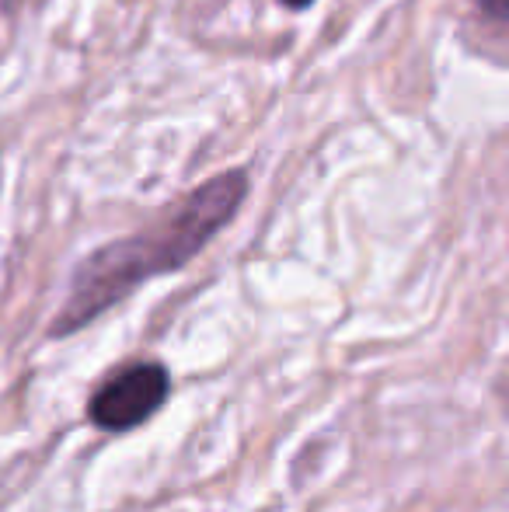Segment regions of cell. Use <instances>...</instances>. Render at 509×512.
Returning <instances> with one entry per match:
<instances>
[{
    "mask_svg": "<svg viewBox=\"0 0 509 512\" xmlns=\"http://www.w3.org/2000/svg\"><path fill=\"white\" fill-rule=\"evenodd\" d=\"M248 199V175L241 168L220 171L203 185L182 196L178 203L154 216L136 234L109 241L91 251L70 279V293L56 314L49 335L63 338L81 331L98 314L116 307L147 279L168 276L189 265L227 223L238 216Z\"/></svg>",
    "mask_w": 509,
    "mask_h": 512,
    "instance_id": "obj_1",
    "label": "cell"
},
{
    "mask_svg": "<svg viewBox=\"0 0 509 512\" xmlns=\"http://www.w3.org/2000/svg\"><path fill=\"white\" fill-rule=\"evenodd\" d=\"M171 377L161 363H129L88 401V418L105 432H129L168 401Z\"/></svg>",
    "mask_w": 509,
    "mask_h": 512,
    "instance_id": "obj_2",
    "label": "cell"
},
{
    "mask_svg": "<svg viewBox=\"0 0 509 512\" xmlns=\"http://www.w3.org/2000/svg\"><path fill=\"white\" fill-rule=\"evenodd\" d=\"M478 7H482L489 18L496 21H509V0H478Z\"/></svg>",
    "mask_w": 509,
    "mask_h": 512,
    "instance_id": "obj_3",
    "label": "cell"
},
{
    "mask_svg": "<svg viewBox=\"0 0 509 512\" xmlns=\"http://www.w3.org/2000/svg\"><path fill=\"white\" fill-rule=\"evenodd\" d=\"M286 7H293V11H304V7H311L314 0H283Z\"/></svg>",
    "mask_w": 509,
    "mask_h": 512,
    "instance_id": "obj_4",
    "label": "cell"
}]
</instances>
